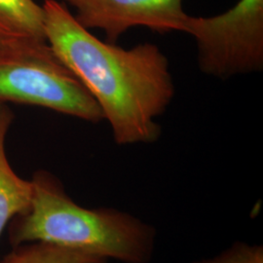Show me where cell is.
<instances>
[{"instance_id":"6da1fadb","label":"cell","mask_w":263,"mask_h":263,"mask_svg":"<svg viewBox=\"0 0 263 263\" xmlns=\"http://www.w3.org/2000/svg\"><path fill=\"white\" fill-rule=\"evenodd\" d=\"M42 7L48 45L94 98L115 142L158 141L156 119L175 96L169 61L160 48L147 42L124 49L104 42L82 27L65 3L45 0Z\"/></svg>"},{"instance_id":"7a4b0ae2","label":"cell","mask_w":263,"mask_h":263,"mask_svg":"<svg viewBox=\"0 0 263 263\" xmlns=\"http://www.w3.org/2000/svg\"><path fill=\"white\" fill-rule=\"evenodd\" d=\"M33 197L27 214L10 221L12 246L45 242L121 263H149L155 250L154 226L114 208L82 207L46 171L31 179Z\"/></svg>"},{"instance_id":"3957f363","label":"cell","mask_w":263,"mask_h":263,"mask_svg":"<svg viewBox=\"0 0 263 263\" xmlns=\"http://www.w3.org/2000/svg\"><path fill=\"white\" fill-rule=\"evenodd\" d=\"M28 104L89 122L104 119L94 98L46 41L0 42V104Z\"/></svg>"},{"instance_id":"277c9868","label":"cell","mask_w":263,"mask_h":263,"mask_svg":"<svg viewBox=\"0 0 263 263\" xmlns=\"http://www.w3.org/2000/svg\"><path fill=\"white\" fill-rule=\"evenodd\" d=\"M185 33L195 39L198 65L221 79L259 71L263 66V0H239L213 17L189 16Z\"/></svg>"},{"instance_id":"5b68a950","label":"cell","mask_w":263,"mask_h":263,"mask_svg":"<svg viewBox=\"0 0 263 263\" xmlns=\"http://www.w3.org/2000/svg\"><path fill=\"white\" fill-rule=\"evenodd\" d=\"M76 11L85 28L103 30L106 42L115 44L130 28L145 27L160 33L185 32L189 15L183 0H61Z\"/></svg>"},{"instance_id":"8992f818","label":"cell","mask_w":263,"mask_h":263,"mask_svg":"<svg viewBox=\"0 0 263 263\" xmlns=\"http://www.w3.org/2000/svg\"><path fill=\"white\" fill-rule=\"evenodd\" d=\"M13 119L9 107L0 104V235L14 217L28 213L33 197L31 180L20 178L6 155L5 141Z\"/></svg>"},{"instance_id":"52a82bcc","label":"cell","mask_w":263,"mask_h":263,"mask_svg":"<svg viewBox=\"0 0 263 263\" xmlns=\"http://www.w3.org/2000/svg\"><path fill=\"white\" fill-rule=\"evenodd\" d=\"M0 39L46 41L42 5L34 0H0Z\"/></svg>"},{"instance_id":"ba28073f","label":"cell","mask_w":263,"mask_h":263,"mask_svg":"<svg viewBox=\"0 0 263 263\" xmlns=\"http://www.w3.org/2000/svg\"><path fill=\"white\" fill-rule=\"evenodd\" d=\"M104 258L66 249L61 246L31 242L22 244L7 254L0 263H107Z\"/></svg>"},{"instance_id":"9c48e42d","label":"cell","mask_w":263,"mask_h":263,"mask_svg":"<svg viewBox=\"0 0 263 263\" xmlns=\"http://www.w3.org/2000/svg\"><path fill=\"white\" fill-rule=\"evenodd\" d=\"M193 263H263V247L237 241L219 254Z\"/></svg>"},{"instance_id":"30bf717a","label":"cell","mask_w":263,"mask_h":263,"mask_svg":"<svg viewBox=\"0 0 263 263\" xmlns=\"http://www.w3.org/2000/svg\"><path fill=\"white\" fill-rule=\"evenodd\" d=\"M1 41H6V40H1V39H0V42H1Z\"/></svg>"}]
</instances>
